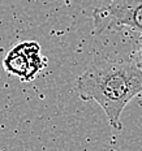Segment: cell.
<instances>
[{
  "mask_svg": "<svg viewBox=\"0 0 142 151\" xmlns=\"http://www.w3.org/2000/svg\"><path fill=\"white\" fill-rule=\"evenodd\" d=\"M76 90L84 102L98 103L108 124L120 130L123 111L132 99L142 93V69L134 61L91 65L77 78Z\"/></svg>",
  "mask_w": 142,
  "mask_h": 151,
  "instance_id": "6da1fadb",
  "label": "cell"
},
{
  "mask_svg": "<svg viewBox=\"0 0 142 151\" xmlns=\"http://www.w3.org/2000/svg\"><path fill=\"white\" fill-rule=\"evenodd\" d=\"M94 31L129 27L142 34V0H111L94 11Z\"/></svg>",
  "mask_w": 142,
  "mask_h": 151,
  "instance_id": "7a4b0ae2",
  "label": "cell"
},
{
  "mask_svg": "<svg viewBox=\"0 0 142 151\" xmlns=\"http://www.w3.org/2000/svg\"><path fill=\"white\" fill-rule=\"evenodd\" d=\"M46 56L40 53V45L35 40H25L16 45L3 60L8 74L14 76L22 82H30L47 67Z\"/></svg>",
  "mask_w": 142,
  "mask_h": 151,
  "instance_id": "3957f363",
  "label": "cell"
},
{
  "mask_svg": "<svg viewBox=\"0 0 142 151\" xmlns=\"http://www.w3.org/2000/svg\"><path fill=\"white\" fill-rule=\"evenodd\" d=\"M133 61L138 68L142 69V39L140 40V45H138L137 50H136V55H134Z\"/></svg>",
  "mask_w": 142,
  "mask_h": 151,
  "instance_id": "277c9868",
  "label": "cell"
}]
</instances>
